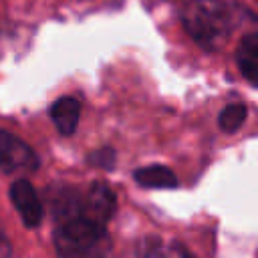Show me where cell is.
Instances as JSON below:
<instances>
[{
	"label": "cell",
	"mask_w": 258,
	"mask_h": 258,
	"mask_svg": "<svg viewBox=\"0 0 258 258\" xmlns=\"http://www.w3.org/2000/svg\"><path fill=\"white\" fill-rule=\"evenodd\" d=\"M189 36L206 50H220L234 28V12L220 0H198L183 16Z\"/></svg>",
	"instance_id": "obj_1"
},
{
	"label": "cell",
	"mask_w": 258,
	"mask_h": 258,
	"mask_svg": "<svg viewBox=\"0 0 258 258\" xmlns=\"http://www.w3.org/2000/svg\"><path fill=\"white\" fill-rule=\"evenodd\" d=\"M105 228L79 216L58 224L54 230V248L62 258H103L97 250L105 240Z\"/></svg>",
	"instance_id": "obj_2"
},
{
	"label": "cell",
	"mask_w": 258,
	"mask_h": 258,
	"mask_svg": "<svg viewBox=\"0 0 258 258\" xmlns=\"http://www.w3.org/2000/svg\"><path fill=\"white\" fill-rule=\"evenodd\" d=\"M40 159L26 141L8 133L6 129H0V171H36Z\"/></svg>",
	"instance_id": "obj_3"
},
{
	"label": "cell",
	"mask_w": 258,
	"mask_h": 258,
	"mask_svg": "<svg viewBox=\"0 0 258 258\" xmlns=\"http://www.w3.org/2000/svg\"><path fill=\"white\" fill-rule=\"evenodd\" d=\"M117 210V198H115V191L103 183V181H95L87 196L83 198V210H81V216L99 224V226H107V222L113 218Z\"/></svg>",
	"instance_id": "obj_4"
},
{
	"label": "cell",
	"mask_w": 258,
	"mask_h": 258,
	"mask_svg": "<svg viewBox=\"0 0 258 258\" xmlns=\"http://www.w3.org/2000/svg\"><path fill=\"white\" fill-rule=\"evenodd\" d=\"M10 200L26 228H36L42 222V202L34 189V185L28 179H16L10 185Z\"/></svg>",
	"instance_id": "obj_5"
},
{
	"label": "cell",
	"mask_w": 258,
	"mask_h": 258,
	"mask_svg": "<svg viewBox=\"0 0 258 258\" xmlns=\"http://www.w3.org/2000/svg\"><path fill=\"white\" fill-rule=\"evenodd\" d=\"M48 113L60 135H73L81 119V101L73 95H64L50 105Z\"/></svg>",
	"instance_id": "obj_6"
},
{
	"label": "cell",
	"mask_w": 258,
	"mask_h": 258,
	"mask_svg": "<svg viewBox=\"0 0 258 258\" xmlns=\"http://www.w3.org/2000/svg\"><path fill=\"white\" fill-rule=\"evenodd\" d=\"M236 62L244 79L258 87V32L246 34L236 48Z\"/></svg>",
	"instance_id": "obj_7"
},
{
	"label": "cell",
	"mask_w": 258,
	"mask_h": 258,
	"mask_svg": "<svg viewBox=\"0 0 258 258\" xmlns=\"http://www.w3.org/2000/svg\"><path fill=\"white\" fill-rule=\"evenodd\" d=\"M50 210H52V216L58 220V224H62L67 220L81 216L83 198H79L75 189L58 187L56 194H50Z\"/></svg>",
	"instance_id": "obj_8"
},
{
	"label": "cell",
	"mask_w": 258,
	"mask_h": 258,
	"mask_svg": "<svg viewBox=\"0 0 258 258\" xmlns=\"http://www.w3.org/2000/svg\"><path fill=\"white\" fill-rule=\"evenodd\" d=\"M133 179L151 189H173L177 185L175 173L165 165H145L133 171Z\"/></svg>",
	"instance_id": "obj_9"
},
{
	"label": "cell",
	"mask_w": 258,
	"mask_h": 258,
	"mask_svg": "<svg viewBox=\"0 0 258 258\" xmlns=\"http://www.w3.org/2000/svg\"><path fill=\"white\" fill-rule=\"evenodd\" d=\"M246 115H248V107L244 103H230L220 111L218 125L224 133H236L246 121Z\"/></svg>",
	"instance_id": "obj_10"
},
{
	"label": "cell",
	"mask_w": 258,
	"mask_h": 258,
	"mask_svg": "<svg viewBox=\"0 0 258 258\" xmlns=\"http://www.w3.org/2000/svg\"><path fill=\"white\" fill-rule=\"evenodd\" d=\"M87 161H89L91 165L101 167V169H111V167L115 165V151H113L111 147H101V149L93 151V153L87 157Z\"/></svg>",
	"instance_id": "obj_11"
},
{
	"label": "cell",
	"mask_w": 258,
	"mask_h": 258,
	"mask_svg": "<svg viewBox=\"0 0 258 258\" xmlns=\"http://www.w3.org/2000/svg\"><path fill=\"white\" fill-rule=\"evenodd\" d=\"M139 258H171V254H169V250H167L165 246H161L159 240L151 238V240H147V244L141 248Z\"/></svg>",
	"instance_id": "obj_12"
},
{
	"label": "cell",
	"mask_w": 258,
	"mask_h": 258,
	"mask_svg": "<svg viewBox=\"0 0 258 258\" xmlns=\"http://www.w3.org/2000/svg\"><path fill=\"white\" fill-rule=\"evenodd\" d=\"M0 258H10V242L0 232Z\"/></svg>",
	"instance_id": "obj_13"
}]
</instances>
